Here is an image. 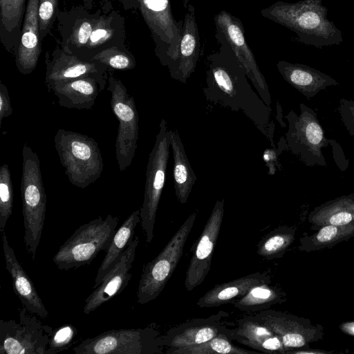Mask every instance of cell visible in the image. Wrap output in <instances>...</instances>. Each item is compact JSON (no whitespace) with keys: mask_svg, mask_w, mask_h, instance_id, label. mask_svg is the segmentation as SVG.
I'll return each mask as SVG.
<instances>
[{"mask_svg":"<svg viewBox=\"0 0 354 354\" xmlns=\"http://www.w3.org/2000/svg\"><path fill=\"white\" fill-rule=\"evenodd\" d=\"M200 55V37L195 8L189 4L183 21L178 55L169 70L171 78L186 83L194 72Z\"/></svg>","mask_w":354,"mask_h":354,"instance_id":"7402d4cb","label":"cell"},{"mask_svg":"<svg viewBox=\"0 0 354 354\" xmlns=\"http://www.w3.org/2000/svg\"><path fill=\"white\" fill-rule=\"evenodd\" d=\"M160 333L153 326L109 330L83 340L73 351L75 354L165 353Z\"/></svg>","mask_w":354,"mask_h":354,"instance_id":"9c48e42d","label":"cell"},{"mask_svg":"<svg viewBox=\"0 0 354 354\" xmlns=\"http://www.w3.org/2000/svg\"><path fill=\"white\" fill-rule=\"evenodd\" d=\"M214 20L216 37L222 39L230 46L259 95L270 106L271 95L268 86L247 43L241 21L225 10L215 15Z\"/></svg>","mask_w":354,"mask_h":354,"instance_id":"4fadbf2b","label":"cell"},{"mask_svg":"<svg viewBox=\"0 0 354 354\" xmlns=\"http://www.w3.org/2000/svg\"><path fill=\"white\" fill-rule=\"evenodd\" d=\"M277 68L284 80L308 99L329 86L339 85L330 75L305 64L281 60Z\"/></svg>","mask_w":354,"mask_h":354,"instance_id":"cb8c5ba5","label":"cell"},{"mask_svg":"<svg viewBox=\"0 0 354 354\" xmlns=\"http://www.w3.org/2000/svg\"><path fill=\"white\" fill-rule=\"evenodd\" d=\"M28 0H0V41L14 56L19 46Z\"/></svg>","mask_w":354,"mask_h":354,"instance_id":"83f0119b","label":"cell"},{"mask_svg":"<svg viewBox=\"0 0 354 354\" xmlns=\"http://www.w3.org/2000/svg\"><path fill=\"white\" fill-rule=\"evenodd\" d=\"M0 233L3 243L6 268L10 275L12 285L16 295L20 299L23 306L29 312L42 319H46L48 315V311L33 283L18 261L13 249L8 243L5 231H1Z\"/></svg>","mask_w":354,"mask_h":354,"instance_id":"603a6c76","label":"cell"},{"mask_svg":"<svg viewBox=\"0 0 354 354\" xmlns=\"http://www.w3.org/2000/svg\"><path fill=\"white\" fill-rule=\"evenodd\" d=\"M21 194L24 241L28 252L35 259L46 218V194L39 156L26 142L22 148Z\"/></svg>","mask_w":354,"mask_h":354,"instance_id":"3957f363","label":"cell"},{"mask_svg":"<svg viewBox=\"0 0 354 354\" xmlns=\"http://www.w3.org/2000/svg\"><path fill=\"white\" fill-rule=\"evenodd\" d=\"M118 221V216L109 214L80 226L60 246L53 261L62 270L90 264L100 252L108 249Z\"/></svg>","mask_w":354,"mask_h":354,"instance_id":"5b68a950","label":"cell"},{"mask_svg":"<svg viewBox=\"0 0 354 354\" xmlns=\"http://www.w3.org/2000/svg\"><path fill=\"white\" fill-rule=\"evenodd\" d=\"M83 6L88 10H92L93 7L94 0H82Z\"/></svg>","mask_w":354,"mask_h":354,"instance_id":"7bdbcfd3","label":"cell"},{"mask_svg":"<svg viewBox=\"0 0 354 354\" xmlns=\"http://www.w3.org/2000/svg\"><path fill=\"white\" fill-rule=\"evenodd\" d=\"M354 236V223L344 225H324L312 234L304 232L299 239V250L310 252L330 248Z\"/></svg>","mask_w":354,"mask_h":354,"instance_id":"4dcf8cb0","label":"cell"},{"mask_svg":"<svg viewBox=\"0 0 354 354\" xmlns=\"http://www.w3.org/2000/svg\"><path fill=\"white\" fill-rule=\"evenodd\" d=\"M39 1H27L21 39L15 55L16 67L23 75H29L35 69L41 53Z\"/></svg>","mask_w":354,"mask_h":354,"instance_id":"44dd1931","label":"cell"},{"mask_svg":"<svg viewBox=\"0 0 354 354\" xmlns=\"http://www.w3.org/2000/svg\"><path fill=\"white\" fill-rule=\"evenodd\" d=\"M55 147L69 182L86 188L95 182L103 170V159L97 142L78 132L63 129L54 136Z\"/></svg>","mask_w":354,"mask_h":354,"instance_id":"277c9868","label":"cell"},{"mask_svg":"<svg viewBox=\"0 0 354 354\" xmlns=\"http://www.w3.org/2000/svg\"><path fill=\"white\" fill-rule=\"evenodd\" d=\"M13 186L9 167L4 163L0 167V232L3 231L12 214Z\"/></svg>","mask_w":354,"mask_h":354,"instance_id":"d590c367","label":"cell"},{"mask_svg":"<svg viewBox=\"0 0 354 354\" xmlns=\"http://www.w3.org/2000/svg\"><path fill=\"white\" fill-rule=\"evenodd\" d=\"M171 148L174 157L173 180L176 198L185 204L197 178L189 162L177 129H171Z\"/></svg>","mask_w":354,"mask_h":354,"instance_id":"f1b7e54d","label":"cell"},{"mask_svg":"<svg viewBox=\"0 0 354 354\" xmlns=\"http://www.w3.org/2000/svg\"><path fill=\"white\" fill-rule=\"evenodd\" d=\"M339 328L342 333L354 337V320L342 322Z\"/></svg>","mask_w":354,"mask_h":354,"instance_id":"60d3db41","label":"cell"},{"mask_svg":"<svg viewBox=\"0 0 354 354\" xmlns=\"http://www.w3.org/2000/svg\"><path fill=\"white\" fill-rule=\"evenodd\" d=\"M223 315H212L205 319H196L185 322L160 335V345L163 347L178 348L205 342L223 334L234 339L232 329L221 323Z\"/></svg>","mask_w":354,"mask_h":354,"instance_id":"d6986e66","label":"cell"},{"mask_svg":"<svg viewBox=\"0 0 354 354\" xmlns=\"http://www.w3.org/2000/svg\"><path fill=\"white\" fill-rule=\"evenodd\" d=\"M296 230L287 225L279 226L263 236L257 245V254L272 260L281 258L295 239Z\"/></svg>","mask_w":354,"mask_h":354,"instance_id":"d6a6232c","label":"cell"},{"mask_svg":"<svg viewBox=\"0 0 354 354\" xmlns=\"http://www.w3.org/2000/svg\"><path fill=\"white\" fill-rule=\"evenodd\" d=\"M12 113V108L10 97L6 86L0 82V125L2 120L11 115Z\"/></svg>","mask_w":354,"mask_h":354,"instance_id":"ab89813d","label":"cell"},{"mask_svg":"<svg viewBox=\"0 0 354 354\" xmlns=\"http://www.w3.org/2000/svg\"><path fill=\"white\" fill-rule=\"evenodd\" d=\"M34 315L24 306L19 322L0 320L1 354H46L49 334Z\"/></svg>","mask_w":354,"mask_h":354,"instance_id":"7c38bea8","label":"cell"},{"mask_svg":"<svg viewBox=\"0 0 354 354\" xmlns=\"http://www.w3.org/2000/svg\"><path fill=\"white\" fill-rule=\"evenodd\" d=\"M232 330L234 339L259 352L286 353L279 336L255 316L239 319Z\"/></svg>","mask_w":354,"mask_h":354,"instance_id":"d4e9b609","label":"cell"},{"mask_svg":"<svg viewBox=\"0 0 354 354\" xmlns=\"http://www.w3.org/2000/svg\"><path fill=\"white\" fill-rule=\"evenodd\" d=\"M107 91L111 94V109L118 120L115 139V156L119 170H126L131 164L138 147L139 116L134 97L122 82L109 70Z\"/></svg>","mask_w":354,"mask_h":354,"instance_id":"30bf717a","label":"cell"},{"mask_svg":"<svg viewBox=\"0 0 354 354\" xmlns=\"http://www.w3.org/2000/svg\"><path fill=\"white\" fill-rule=\"evenodd\" d=\"M196 216L197 212L189 214L159 254L143 266L137 291L140 304L155 299L163 290L180 261Z\"/></svg>","mask_w":354,"mask_h":354,"instance_id":"52a82bcc","label":"cell"},{"mask_svg":"<svg viewBox=\"0 0 354 354\" xmlns=\"http://www.w3.org/2000/svg\"><path fill=\"white\" fill-rule=\"evenodd\" d=\"M299 115L291 110L285 115L288 123L286 133L288 148L307 166H326L322 148L335 142L325 137L312 108L304 103L299 104Z\"/></svg>","mask_w":354,"mask_h":354,"instance_id":"ba28073f","label":"cell"},{"mask_svg":"<svg viewBox=\"0 0 354 354\" xmlns=\"http://www.w3.org/2000/svg\"><path fill=\"white\" fill-rule=\"evenodd\" d=\"M45 84L47 89L54 84L90 75H107L109 68L95 61H85L57 46L45 55Z\"/></svg>","mask_w":354,"mask_h":354,"instance_id":"ac0fdd59","label":"cell"},{"mask_svg":"<svg viewBox=\"0 0 354 354\" xmlns=\"http://www.w3.org/2000/svg\"><path fill=\"white\" fill-rule=\"evenodd\" d=\"M136 1L152 35L156 55L169 70L178 58L183 21L174 19L169 0Z\"/></svg>","mask_w":354,"mask_h":354,"instance_id":"8fae6325","label":"cell"},{"mask_svg":"<svg viewBox=\"0 0 354 354\" xmlns=\"http://www.w3.org/2000/svg\"><path fill=\"white\" fill-rule=\"evenodd\" d=\"M288 353H296V354H304V353H331L330 351H326L324 350L309 348L308 347L305 348L297 349L290 351Z\"/></svg>","mask_w":354,"mask_h":354,"instance_id":"b9f144b4","label":"cell"},{"mask_svg":"<svg viewBox=\"0 0 354 354\" xmlns=\"http://www.w3.org/2000/svg\"><path fill=\"white\" fill-rule=\"evenodd\" d=\"M310 229L324 225L344 226L354 223V194L343 195L315 207L308 214Z\"/></svg>","mask_w":354,"mask_h":354,"instance_id":"4316f807","label":"cell"},{"mask_svg":"<svg viewBox=\"0 0 354 354\" xmlns=\"http://www.w3.org/2000/svg\"><path fill=\"white\" fill-rule=\"evenodd\" d=\"M286 300V293L279 288L265 283L254 286L233 304L240 310L255 312L266 310Z\"/></svg>","mask_w":354,"mask_h":354,"instance_id":"1f68e13d","label":"cell"},{"mask_svg":"<svg viewBox=\"0 0 354 354\" xmlns=\"http://www.w3.org/2000/svg\"><path fill=\"white\" fill-rule=\"evenodd\" d=\"M59 12L58 0L39 1V23L40 39L41 41L50 33L53 24L57 20Z\"/></svg>","mask_w":354,"mask_h":354,"instance_id":"74e56055","label":"cell"},{"mask_svg":"<svg viewBox=\"0 0 354 354\" xmlns=\"http://www.w3.org/2000/svg\"><path fill=\"white\" fill-rule=\"evenodd\" d=\"M171 132L167 121L162 119L153 147L149 155L144 200L140 208V223L147 243H150L153 238L156 213L165 186L171 147Z\"/></svg>","mask_w":354,"mask_h":354,"instance_id":"8992f818","label":"cell"},{"mask_svg":"<svg viewBox=\"0 0 354 354\" xmlns=\"http://www.w3.org/2000/svg\"><path fill=\"white\" fill-rule=\"evenodd\" d=\"M261 15L295 32L299 41L306 45L320 48L343 41L342 32L328 19L322 0L279 1L263 8Z\"/></svg>","mask_w":354,"mask_h":354,"instance_id":"7a4b0ae2","label":"cell"},{"mask_svg":"<svg viewBox=\"0 0 354 354\" xmlns=\"http://www.w3.org/2000/svg\"><path fill=\"white\" fill-rule=\"evenodd\" d=\"M338 111L344 127L354 138V101L341 98Z\"/></svg>","mask_w":354,"mask_h":354,"instance_id":"f35d334b","label":"cell"},{"mask_svg":"<svg viewBox=\"0 0 354 354\" xmlns=\"http://www.w3.org/2000/svg\"><path fill=\"white\" fill-rule=\"evenodd\" d=\"M107 75H90L54 84L48 91L53 93L58 104L67 109H91L99 93L108 84Z\"/></svg>","mask_w":354,"mask_h":354,"instance_id":"ffe728a7","label":"cell"},{"mask_svg":"<svg viewBox=\"0 0 354 354\" xmlns=\"http://www.w3.org/2000/svg\"><path fill=\"white\" fill-rule=\"evenodd\" d=\"M45 326L46 331L49 334V342L46 354H56L68 349L73 343L77 335V330L70 324H65L53 329L48 326Z\"/></svg>","mask_w":354,"mask_h":354,"instance_id":"8d00e7d4","label":"cell"},{"mask_svg":"<svg viewBox=\"0 0 354 354\" xmlns=\"http://www.w3.org/2000/svg\"><path fill=\"white\" fill-rule=\"evenodd\" d=\"M138 236L134 237L118 258L99 286L85 299L83 313L90 314L103 304L120 293L129 284L132 274L129 272L135 259Z\"/></svg>","mask_w":354,"mask_h":354,"instance_id":"e0dca14e","label":"cell"},{"mask_svg":"<svg viewBox=\"0 0 354 354\" xmlns=\"http://www.w3.org/2000/svg\"><path fill=\"white\" fill-rule=\"evenodd\" d=\"M255 317L281 339L286 353L308 347L323 339L324 327L308 319L274 310H264Z\"/></svg>","mask_w":354,"mask_h":354,"instance_id":"5bb4252c","label":"cell"},{"mask_svg":"<svg viewBox=\"0 0 354 354\" xmlns=\"http://www.w3.org/2000/svg\"><path fill=\"white\" fill-rule=\"evenodd\" d=\"M140 209L133 212L116 231L97 270L93 287V289L99 286L118 258L133 239L135 228L140 223Z\"/></svg>","mask_w":354,"mask_h":354,"instance_id":"f546056e","label":"cell"},{"mask_svg":"<svg viewBox=\"0 0 354 354\" xmlns=\"http://www.w3.org/2000/svg\"><path fill=\"white\" fill-rule=\"evenodd\" d=\"M219 49L207 57L206 100L214 104L241 111L272 142L271 109L252 88L246 71L230 46L216 37Z\"/></svg>","mask_w":354,"mask_h":354,"instance_id":"6da1fadb","label":"cell"},{"mask_svg":"<svg viewBox=\"0 0 354 354\" xmlns=\"http://www.w3.org/2000/svg\"><path fill=\"white\" fill-rule=\"evenodd\" d=\"M270 283V275L268 272H254L214 286L198 299L196 304L200 308L219 306L239 299L255 286Z\"/></svg>","mask_w":354,"mask_h":354,"instance_id":"484cf974","label":"cell"},{"mask_svg":"<svg viewBox=\"0 0 354 354\" xmlns=\"http://www.w3.org/2000/svg\"><path fill=\"white\" fill-rule=\"evenodd\" d=\"M100 62L109 68L120 71L133 69L136 59L125 46H116L106 48L97 54L92 59Z\"/></svg>","mask_w":354,"mask_h":354,"instance_id":"e575fe53","label":"cell"},{"mask_svg":"<svg viewBox=\"0 0 354 354\" xmlns=\"http://www.w3.org/2000/svg\"><path fill=\"white\" fill-rule=\"evenodd\" d=\"M223 216L224 199H222L215 203L190 259L185 279L187 291L201 284L209 272Z\"/></svg>","mask_w":354,"mask_h":354,"instance_id":"9a60e30c","label":"cell"},{"mask_svg":"<svg viewBox=\"0 0 354 354\" xmlns=\"http://www.w3.org/2000/svg\"><path fill=\"white\" fill-rule=\"evenodd\" d=\"M102 10L103 6L91 13L83 5L59 10L56 21L60 47L82 59Z\"/></svg>","mask_w":354,"mask_h":354,"instance_id":"2e32d148","label":"cell"},{"mask_svg":"<svg viewBox=\"0 0 354 354\" xmlns=\"http://www.w3.org/2000/svg\"><path fill=\"white\" fill-rule=\"evenodd\" d=\"M232 339L226 335L220 334L214 338L195 345L178 348H169L167 354H251L258 353L239 347L232 344Z\"/></svg>","mask_w":354,"mask_h":354,"instance_id":"836d02e7","label":"cell"}]
</instances>
